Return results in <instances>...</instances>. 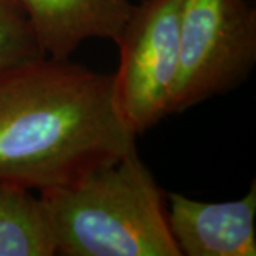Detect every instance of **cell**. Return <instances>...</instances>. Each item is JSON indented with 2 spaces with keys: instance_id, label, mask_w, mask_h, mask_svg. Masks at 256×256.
I'll return each mask as SVG.
<instances>
[{
  "instance_id": "6da1fadb",
  "label": "cell",
  "mask_w": 256,
  "mask_h": 256,
  "mask_svg": "<svg viewBox=\"0 0 256 256\" xmlns=\"http://www.w3.org/2000/svg\"><path fill=\"white\" fill-rule=\"evenodd\" d=\"M136 150L112 74L48 56L0 73V181L48 191Z\"/></svg>"
},
{
  "instance_id": "7a4b0ae2",
  "label": "cell",
  "mask_w": 256,
  "mask_h": 256,
  "mask_svg": "<svg viewBox=\"0 0 256 256\" xmlns=\"http://www.w3.org/2000/svg\"><path fill=\"white\" fill-rule=\"evenodd\" d=\"M57 255L181 256L166 220V195L137 150L40 192Z\"/></svg>"
},
{
  "instance_id": "3957f363",
  "label": "cell",
  "mask_w": 256,
  "mask_h": 256,
  "mask_svg": "<svg viewBox=\"0 0 256 256\" xmlns=\"http://www.w3.org/2000/svg\"><path fill=\"white\" fill-rule=\"evenodd\" d=\"M255 63L256 12L248 0H182L170 114L232 92Z\"/></svg>"
},
{
  "instance_id": "277c9868",
  "label": "cell",
  "mask_w": 256,
  "mask_h": 256,
  "mask_svg": "<svg viewBox=\"0 0 256 256\" xmlns=\"http://www.w3.org/2000/svg\"><path fill=\"white\" fill-rule=\"evenodd\" d=\"M182 0H142L132 4L120 33V66L112 74L121 120L136 136L170 114L180 60Z\"/></svg>"
},
{
  "instance_id": "5b68a950",
  "label": "cell",
  "mask_w": 256,
  "mask_h": 256,
  "mask_svg": "<svg viewBox=\"0 0 256 256\" xmlns=\"http://www.w3.org/2000/svg\"><path fill=\"white\" fill-rule=\"evenodd\" d=\"M166 220L181 256H255L256 182L236 201L166 195Z\"/></svg>"
},
{
  "instance_id": "8992f818",
  "label": "cell",
  "mask_w": 256,
  "mask_h": 256,
  "mask_svg": "<svg viewBox=\"0 0 256 256\" xmlns=\"http://www.w3.org/2000/svg\"><path fill=\"white\" fill-rule=\"evenodd\" d=\"M43 53L68 58L88 38L117 42L132 4L128 0H20Z\"/></svg>"
},
{
  "instance_id": "52a82bcc",
  "label": "cell",
  "mask_w": 256,
  "mask_h": 256,
  "mask_svg": "<svg viewBox=\"0 0 256 256\" xmlns=\"http://www.w3.org/2000/svg\"><path fill=\"white\" fill-rule=\"evenodd\" d=\"M53 255L54 236L40 195L0 181V256Z\"/></svg>"
},
{
  "instance_id": "ba28073f",
  "label": "cell",
  "mask_w": 256,
  "mask_h": 256,
  "mask_svg": "<svg viewBox=\"0 0 256 256\" xmlns=\"http://www.w3.org/2000/svg\"><path fill=\"white\" fill-rule=\"evenodd\" d=\"M43 56L20 0H0V73Z\"/></svg>"
}]
</instances>
